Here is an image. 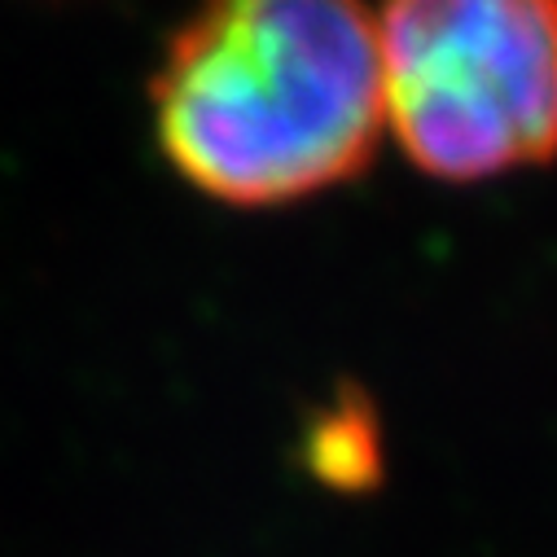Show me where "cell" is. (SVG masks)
I'll return each instance as SVG.
<instances>
[{
	"mask_svg": "<svg viewBox=\"0 0 557 557\" xmlns=\"http://www.w3.org/2000/svg\"><path fill=\"white\" fill-rule=\"evenodd\" d=\"M312 466L330 487H369L382 453L377 426L364 404H338L312 431Z\"/></svg>",
	"mask_w": 557,
	"mask_h": 557,
	"instance_id": "3",
	"label": "cell"
},
{
	"mask_svg": "<svg viewBox=\"0 0 557 557\" xmlns=\"http://www.w3.org/2000/svg\"><path fill=\"white\" fill-rule=\"evenodd\" d=\"M163 159L228 207H286L360 176L386 132L364 0H202L154 84Z\"/></svg>",
	"mask_w": 557,
	"mask_h": 557,
	"instance_id": "1",
	"label": "cell"
},
{
	"mask_svg": "<svg viewBox=\"0 0 557 557\" xmlns=\"http://www.w3.org/2000/svg\"><path fill=\"white\" fill-rule=\"evenodd\" d=\"M386 132L435 181L557 159V0H382Z\"/></svg>",
	"mask_w": 557,
	"mask_h": 557,
	"instance_id": "2",
	"label": "cell"
}]
</instances>
